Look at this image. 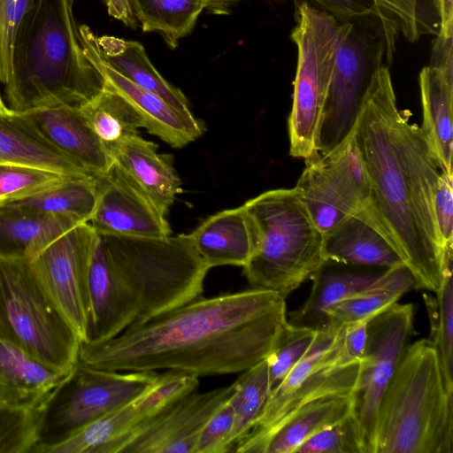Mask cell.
Instances as JSON below:
<instances>
[{"instance_id": "cell-32", "label": "cell", "mask_w": 453, "mask_h": 453, "mask_svg": "<svg viewBox=\"0 0 453 453\" xmlns=\"http://www.w3.org/2000/svg\"><path fill=\"white\" fill-rule=\"evenodd\" d=\"M96 177L70 178L40 194L6 204L24 211L68 216L81 223L88 222L97 202Z\"/></svg>"}, {"instance_id": "cell-10", "label": "cell", "mask_w": 453, "mask_h": 453, "mask_svg": "<svg viewBox=\"0 0 453 453\" xmlns=\"http://www.w3.org/2000/svg\"><path fill=\"white\" fill-rule=\"evenodd\" d=\"M305 162L295 189L323 234L351 216L377 229L371 208V185L353 131L332 150L325 154L317 151Z\"/></svg>"}, {"instance_id": "cell-13", "label": "cell", "mask_w": 453, "mask_h": 453, "mask_svg": "<svg viewBox=\"0 0 453 453\" xmlns=\"http://www.w3.org/2000/svg\"><path fill=\"white\" fill-rule=\"evenodd\" d=\"M353 30L337 51L317 142V151L321 154L332 150L353 131L371 75L377 68H371L367 45L353 36Z\"/></svg>"}, {"instance_id": "cell-20", "label": "cell", "mask_w": 453, "mask_h": 453, "mask_svg": "<svg viewBox=\"0 0 453 453\" xmlns=\"http://www.w3.org/2000/svg\"><path fill=\"white\" fill-rule=\"evenodd\" d=\"M72 370L49 365L0 339V404L42 409Z\"/></svg>"}, {"instance_id": "cell-28", "label": "cell", "mask_w": 453, "mask_h": 453, "mask_svg": "<svg viewBox=\"0 0 453 453\" xmlns=\"http://www.w3.org/2000/svg\"><path fill=\"white\" fill-rule=\"evenodd\" d=\"M104 62L135 85L153 92L181 111H190L187 97L170 84L150 61L143 46L115 36H97Z\"/></svg>"}, {"instance_id": "cell-3", "label": "cell", "mask_w": 453, "mask_h": 453, "mask_svg": "<svg viewBox=\"0 0 453 453\" xmlns=\"http://www.w3.org/2000/svg\"><path fill=\"white\" fill-rule=\"evenodd\" d=\"M210 269L190 234L150 238L96 233L83 342L111 339L202 296Z\"/></svg>"}, {"instance_id": "cell-9", "label": "cell", "mask_w": 453, "mask_h": 453, "mask_svg": "<svg viewBox=\"0 0 453 453\" xmlns=\"http://www.w3.org/2000/svg\"><path fill=\"white\" fill-rule=\"evenodd\" d=\"M159 377L157 372H115L94 368L78 359L70 374L42 409L40 439L36 447L63 440L128 403L149 389Z\"/></svg>"}, {"instance_id": "cell-30", "label": "cell", "mask_w": 453, "mask_h": 453, "mask_svg": "<svg viewBox=\"0 0 453 453\" xmlns=\"http://www.w3.org/2000/svg\"><path fill=\"white\" fill-rule=\"evenodd\" d=\"M415 288L414 276L404 264L386 268L372 285L330 307L327 323L341 326L370 320Z\"/></svg>"}, {"instance_id": "cell-15", "label": "cell", "mask_w": 453, "mask_h": 453, "mask_svg": "<svg viewBox=\"0 0 453 453\" xmlns=\"http://www.w3.org/2000/svg\"><path fill=\"white\" fill-rule=\"evenodd\" d=\"M98 196L88 221L96 233L163 238L171 228L149 196L115 164L96 177Z\"/></svg>"}, {"instance_id": "cell-25", "label": "cell", "mask_w": 453, "mask_h": 453, "mask_svg": "<svg viewBox=\"0 0 453 453\" xmlns=\"http://www.w3.org/2000/svg\"><path fill=\"white\" fill-rule=\"evenodd\" d=\"M323 250L326 261L347 266L390 268L403 264L386 237L356 216L324 234Z\"/></svg>"}, {"instance_id": "cell-5", "label": "cell", "mask_w": 453, "mask_h": 453, "mask_svg": "<svg viewBox=\"0 0 453 453\" xmlns=\"http://www.w3.org/2000/svg\"><path fill=\"white\" fill-rule=\"evenodd\" d=\"M453 394L445 386L435 346H406L380 401L374 453H452Z\"/></svg>"}, {"instance_id": "cell-34", "label": "cell", "mask_w": 453, "mask_h": 453, "mask_svg": "<svg viewBox=\"0 0 453 453\" xmlns=\"http://www.w3.org/2000/svg\"><path fill=\"white\" fill-rule=\"evenodd\" d=\"M434 297L423 294L433 341L439 357L447 390L453 394V282L448 268Z\"/></svg>"}, {"instance_id": "cell-6", "label": "cell", "mask_w": 453, "mask_h": 453, "mask_svg": "<svg viewBox=\"0 0 453 453\" xmlns=\"http://www.w3.org/2000/svg\"><path fill=\"white\" fill-rule=\"evenodd\" d=\"M257 229L254 250L242 267L252 288L283 298L326 262L324 234L294 188L265 191L243 204Z\"/></svg>"}, {"instance_id": "cell-35", "label": "cell", "mask_w": 453, "mask_h": 453, "mask_svg": "<svg viewBox=\"0 0 453 453\" xmlns=\"http://www.w3.org/2000/svg\"><path fill=\"white\" fill-rule=\"evenodd\" d=\"M74 178L40 167L0 165V206L46 191Z\"/></svg>"}, {"instance_id": "cell-24", "label": "cell", "mask_w": 453, "mask_h": 453, "mask_svg": "<svg viewBox=\"0 0 453 453\" xmlns=\"http://www.w3.org/2000/svg\"><path fill=\"white\" fill-rule=\"evenodd\" d=\"M81 222L63 215L0 206V257L33 259Z\"/></svg>"}, {"instance_id": "cell-45", "label": "cell", "mask_w": 453, "mask_h": 453, "mask_svg": "<svg viewBox=\"0 0 453 453\" xmlns=\"http://www.w3.org/2000/svg\"><path fill=\"white\" fill-rule=\"evenodd\" d=\"M108 13L124 23L127 27L136 28L139 21L135 16L132 0H104Z\"/></svg>"}, {"instance_id": "cell-8", "label": "cell", "mask_w": 453, "mask_h": 453, "mask_svg": "<svg viewBox=\"0 0 453 453\" xmlns=\"http://www.w3.org/2000/svg\"><path fill=\"white\" fill-rule=\"evenodd\" d=\"M291 39L298 50L293 104L288 118L289 153L306 159L317 152L322 114L338 49L353 30L308 2L297 6Z\"/></svg>"}, {"instance_id": "cell-41", "label": "cell", "mask_w": 453, "mask_h": 453, "mask_svg": "<svg viewBox=\"0 0 453 453\" xmlns=\"http://www.w3.org/2000/svg\"><path fill=\"white\" fill-rule=\"evenodd\" d=\"M234 428V410L229 399L210 417L198 436L195 453H226Z\"/></svg>"}, {"instance_id": "cell-42", "label": "cell", "mask_w": 453, "mask_h": 453, "mask_svg": "<svg viewBox=\"0 0 453 453\" xmlns=\"http://www.w3.org/2000/svg\"><path fill=\"white\" fill-rule=\"evenodd\" d=\"M453 176L441 173L434 197V213L441 239L447 248L453 245Z\"/></svg>"}, {"instance_id": "cell-11", "label": "cell", "mask_w": 453, "mask_h": 453, "mask_svg": "<svg viewBox=\"0 0 453 453\" xmlns=\"http://www.w3.org/2000/svg\"><path fill=\"white\" fill-rule=\"evenodd\" d=\"M411 303H395L367 323V340L355 394L364 453H374L380 401L414 333Z\"/></svg>"}, {"instance_id": "cell-21", "label": "cell", "mask_w": 453, "mask_h": 453, "mask_svg": "<svg viewBox=\"0 0 453 453\" xmlns=\"http://www.w3.org/2000/svg\"><path fill=\"white\" fill-rule=\"evenodd\" d=\"M360 368L361 361L344 364L340 356L326 362L280 401L265 408L234 452L246 453L253 442L279 421L313 399L332 394H356Z\"/></svg>"}, {"instance_id": "cell-23", "label": "cell", "mask_w": 453, "mask_h": 453, "mask_svg": "<svg viewBox=\"0 0 453 453\" xmlns=\"http://www.w3.org/2000/svg\"><path fill=\"white\" fill-rule=\"evenodd\" d=\"M110 157L166 215L177 194L181 192V182L171 157L159 154L156 143L139 134L119 143Z\"/></svg>"}, {"instance_id": "cell-31", "label": "cell", "mask_w": 453, "mask_h": 453, "mask_svg": "<svg viewBox=\"0 0 453 453\" xmlns=\"http://www.w3.org/2000/svg\"><path fill=\"white\" fill-rule=\"evenodd\" d=\"M80 111L109 156L119 143L139 134V129L143 127L134 106L106 81L103 90Z\"/></svg>"}, {"instance_id": "cell-39", "label": "cell", "mask_w": 453, "mask_h": 453, "mask_svg": "<svg viewBox=\"0 0 453 453\" xmlns=\"http://www.w3.org/2000/svg\"><path fill=\"white\" fill-rule=\"evenodd\" d=\"M382 21H394L411 42L431 32L426 21L423 0H372Z\"/></svg>"}, {"instance_id": "cell-16", "label": "cell", "mask_w": 453, "mask_h": 453, "mask_svg": "<svg viewBox=\"0 0 453 453\" xmlns=\"http://www.w3.org/2000/svg\"><path fill=\"white\" fill-rule=\"evenodd\" d=\"M84 52L105 81L124 96L143 121V128L173 148H182L203 133L202 122L191 111H181L158 95L119 74L103 59L97 36L87 25L79 27Z\"/></svg>"}, {"instance_id": "cell-29", "label": "cell", "mask_w": 453, "mask_h": 453, "mask_svg": "<svg viewBox=\"0 0 453 453\" xmlns=\"http://www.w3.org/2000/svg\"><path fill=\"white\" fill-rule=\"evenodd\" d=\"M143 32L160 34L171 49L188 35L205 9L216 14L229 12L234 0H132Z\"/></svg>"}, {"instance_id": "cell-46", "label": "cell", "mask_w": 453, "mask_h": 453, "mask_svg": "<svg viewBox=\"0 0 453 453\" xmlns=\"http://www.w3.org/2000/svg\"><path fill=\"white\" fill-rule=\"evenodd\" d=\"M433 4L439 18L438 35L451 38L453 36V0H433Z\"/></svg>"}, {"instance_id": "cell-14", "label": "cell", "mask_w": 453, "mask_h": 453, "mask_svg": "<svg viewBox=\"0 0 453 453\" xmlns=\"http://www.w3.org/2000/svg\"><path fill=\"white\" fill-rule=\"evenodd\" d=\"M234 391V383L203 393L194 390L159 412L127 441L121 453H195L200 432Z\"/></svg>"}, {"instance_id": "cell-18", "label": "cell", "mask_w": 453, "mask_h": 453, "mask_svg": "<svg viewBox=\"0 0 453 453\" xmlns=\"http://www.w3.org/2000/svg\"><path fill=\"white\" fill-rule=\"evenodd\" d=\"M15 113L28 128L88 174L99 176L111 165L106 149L80 108L58 105Z\"/></svg>"}, {"instance_id": "cell-37", "label": "cell", "mask_w": 453, "mask_h": 453, "mask_svg": "<svg viewBox=\"0 0 453 453\" xmlns=\"http://www.w3.org/2000/svg\"><path fill=\"white\" fill-rule=\"evenodd\" d=\"M318 329L288 325L266 356L270 392L286 377L311 347Z\"/></svg>"}, {"instance_id": "cell-43", "label": "cell", "mask_w": 453, "mask_h": 453, "mask_svg": "<svg viewBox=\"0 0 453 453\" xmlns=\"http://www.w3.org/2000/svg\"><path fill=\"white\" fill-rule=\"evenodd\" d=\"M362 320L342 326L339 354L344 363L362 361L367 340V323Z\"/></svg>"}, {"instance_id": "cell-27", "label": "cell", "mask_w": 453, "mask_h": 453, "mask_svg": "<svg viewBox=\"0 0 453 453\" xmlns=\"http://www.w3.org/2000/svg\"><path fill=\"white\" fill-rule=\"evenodd\" d=\"M0 165L40 167L70 177L92 176L28 128L13 111L0 112Z\"/></svg>"}, {"instance_id": "cell-26", "label": "cell", "mask_w": 453, "mask_h": 453, "mask_svg": "<svg viewBox=\"0 0 453 453\" xmlns=\"http://www.w3.org/2000/svg\"><path fill=\"white\" fill-rule=\"evenodd\" d=\"M381 273L340 270L333 262L326 261L311 276V293L298 309L288 314V323L313 329L325 326L330 307L372 285Z\"/></svg>"}, {"instance_id": "cell-1", "label": "cell", "mask_w": 453, "mask_h": 453, "mask_svg": "<svg viewBox=\"0 0 453 453\" xmlns=\"http://www.w3.org/2000/svg\"><path fill=\"white\" fill-rule=\"evenodd\" d=\"M279 294L252 288L202 296L97 342L79 361L115 372L173 370L196 377L242 372L264 358L288 326Z\"/></svg>"}, {"instance_id": "cell-17", "label": "cell", "mask_w": 453, "mask_h": 453, "mask_svg": "<svg viewBox=\"0 0 453 453\" xmlns=\"http://www.w3.org/2000/svg\"><path fill=\"white\" fill-rule=\"evenodd\" d=\"M452 38L437 36L432 59L419 73L422 127L441 173L452 171L453 49Z\"/></svg>"}, {"instance_id": "cell-36", "label": "cell", "mask_w": 453, "mask_h": 453, "mask_svg": "<svg viewBox=\"0 0 453 453\" xmlns=\"http://www.w3.org/2000/svg\"><path fill=\"white\" fill-rule=\"evenodd\" d=\"M42 409L0 404V453H33L40 439Z\"/></svg>"}, {"instance_id": "cell-40", "label": "cell", "mask_w": 453, "mask_h": 453, "mask_svg": "<svg viewBox=\"0 0 453 453\" xmlns=\"http://www.w3.org/2000/svg\"><path fill=\"white\" fill-rule=\"evenodd\" d=\"M34 0H0V84L12 74V58L18 29Z\"/></svg>"}, {"instance_id": "cell-47", "label": "cell", "mask_w": 453, "mask_h": 453, "mask_svg": "<svg viewBox=\"0 0 453 453\" xmlns=\"http://www.w3.org/2000/svg\"><path fill=\"white\" fill-rule=\"evenodd\" d=\"M0 112H4V113H6V112H12L11 111L7 105L5 104V102L3 100L1 95H0Z\"/></svg>"}, {"instance_id": "cell-4", "label": "cell", "mask_w": 453, "mask_h": 453, "mask_svg": "<svg viewBox=\"0 0 453 453\" xmlns=\"http://www.w3.org/2000/svg\"><path fill=\"white\" fill-rule=\"evenodd\" d=\"M73 5V0H34L16 34L4 86L11 111L80 108L103 90L105 80L84 52Z\"/></svg>"}, {"instance_id": "cell-2", "label": "cell", "mask_w": 453, "mask_h": 453, "mask_svg": "<svg viewBox=\"0 0 453 453\" xmlns=\"http://www.w3.org/2000/svg\"><path fill=\"white\" fill-rule=\"evenodd\" d=\"M353 136L371 185L377 229L411 272L416 288L435 292L452 267L434 213L441 174L421 128L398 109L387 66L372 73Z\"/></svg>"}, {"instance_id": "cell-12", "label": "cell", "mask_w": 453, "mask_h": 453, "mask_svg": "<svg viewBox=\"0 0 453 453\" xmlns=\"http://www.w3.org/2000/svg\"><path fill=\"white\" fill-rule=\"evenodd\" d=\"M96 234L88 222L81 223L31 259L42 288L81 342L90 319L88 274Z\"/></svg>"}, {"instance_id": "cell-38", "label": "cell", "mask_w": 453, "mask_h": 453, "mask_svg": "<svg viewBox=\"0 0 453 453\" xmlns=\"http://www.w3.org/2000/svg\"><path fill=\"white\" fill-rule=\"evenodd\" d=\"M296 453H364L356 414L314 434Z\"/></svg>"}, {"instance_id": "cell-44", "label": "cell", "mask_w": 453, "mask_h": 453, "mask_svg": "<svg viewBox=\"0 0 453 453\" xmlns=\"http://www.w3.org/2000/svg\"><path fill=\"white\" fill-rule=\"evenodd\" d=\"M342 22L375 12L372 0H310Z\"/></svg>"}, {"instance_id": "cell-7", "label": "cell", "mask_w": 453, "mask_h": 453, "mask_svg": "<svg viewBox=\"0 0 453 453\" xmlns=\"http://www.w3.org/2000/svg\"><path fill=\"white\" fill-rule=\"evenodd\" d=\"M0 339L53 367L72 370L81 340L42 288L30 259L0 257Z\"/></svg>"}, {"instance_id": "cell-33", "label": "cell", "mask_w": 453, "mask_h": 453, "mask_svg": "<svg viewBox=\"0 0 453 453\" xmlns=\"http://www.w3.org/2000/svg\"><path fill=\"white\" fill-rule=\"evenodd\" d=\"M234 391L229 402L234 410V428L229 452L250 433L260 417L270 395L265 358L242 372L234 381Z\"/></svg>"}, {"instance_id": "cell-22", "label": "cell", "mask_w": 453, "mask_h": 453, "mask_svg": "<svg viewBox=\"0 0 453 453\" xmlns=\"http://www.w3.org/2000/svg\"><path fill=\"white\" fill-rule=\"evenodd\" d=\"M189 234L210 268L227 265L243 267L257 241L255 223L243 204L210 216Z\"/></svg>"}, {"instance_id": "cell-19", "label": "cell", "mask_w": 453, "mask_h": 453, "mask_svg": "<svg viewBox=\"0 0 453 453\" xmlns=\"http://www.w3.org/2000/svg\"><path fill=\"white\" fill-rule=\"evenodd\" d=\"M355 405V394H332L313 399L279 421L246 453H296L314 434L356 414Z\"/></svg>"}]
</instances>
